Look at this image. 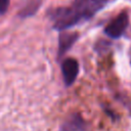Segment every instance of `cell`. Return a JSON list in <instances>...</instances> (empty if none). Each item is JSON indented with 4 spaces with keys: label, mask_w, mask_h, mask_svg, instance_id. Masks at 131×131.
<instances>
[{
    "label": "cell",
    "mask_w": 131,
    "mask_h": 131,
    "mask_svg": "<svg viewBox=\"0 0 131 131\" xmlns=\"http://www.w3.org/2000/svg\"><path fill=\"white\" fill-rule=\"evenodd\" d=\"M107 0H75L70 7L57 8L52 13L53 27L56 30H66L91 18L103 8Z\"/></svg>",
    "instance_id": "cell-1"
},
{
    "label": "cell",
    "mask_w": 131,
    "mask_h": 131,
    "mask_svg": "<svg viewBox=\"0 0 131 131\" xmlns=\"http://www.w3.org/2000/svg\"><path fill=\"white\" fill-rule=\"evenodd\" d=\"M128 21H129L128 14L126 12H122L118 16H116L105 27L104 33L108 37H111L113 39H117V38L121 37L123 35V33L125 32V30L128 26Z\"/></svg>",
    "instance_id": "cell-2"
},
{
    "label": "cell",
    "mask_w": 131,
    "mask_h": 131,
    "mask_svg": "<svg viewBox=\"0 0 131 131\" xmlns=\"http://www.w3.org/2000/svg\"><path fill=\"white\" fill-rule=\"evenodd\" d=\"M62 78L66 86H71L77 79L79 73V63L75 58H66L61 66Z\"/></svg>",
    "instance_id": "cell-3"
},
{
    "label": "cell",
    "mask_w": 131,
    "mask_h": 131,
    "mask_svg": "<svg viewBox=\"0 0 131 131\" xmlns=\"http://www.w3.org/2000/svg\"><path fill=\"white\" fill-rule=\"evenodd\" d=\"M87 125L80 115L70 116L60 126L59 131H86Z\"/></svg>",
    "instance_id": "cell-4"
},
{
    "label": "cell",
    "mask_w": 131,
    "mask_h": 131,
    "mask_svg": "<svg viewBox=\"0 0 131 131\" xmlns=\"http://www.w3.org/2000/svg\"><path fill=\"white\" fill-rule=\"evenodd\" d=\"M41 0H23L19 8V15L21 17H28L36 13L40 7Z\"/></svg>",
    "instance_id": "cell-5"
},
{
    "label": "cell",
    "mask_w": 131,
    "mask_h": 131,
    "mask_svg": "<svg viewBox=\"0 0 131 131\" xmlns=\"http://www.w3.org/2000/svg\"><path fill=\"white\" fill-rule=\"evenodd\" d=\"M78 38L77 34L74 33H66V34H61L59 37V45H58V55L61 56L63 55L72 46L73 44L76 42Z\"/></svg>",
    "instance_id": "cell-6"
},
{
    "label": "cell",
    "mask_w": 131,
    "mask_h": 131,
    "mask_svg": "<svg viewBox=\"0 0 131 131\" xmlns=\"http://www.w3.org/2000/svg\"><path fill=\"white\" fill-rule=\"evenodd\" d=\"M9 6V0H0V15L4 14Z\"/></svg>",
    "instance_id": "cell-7"
}]
</instances>
